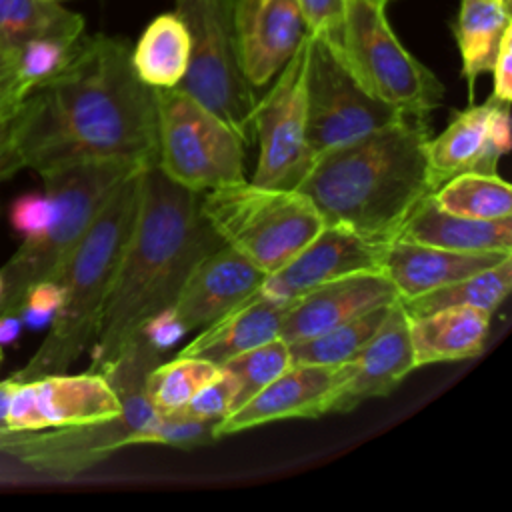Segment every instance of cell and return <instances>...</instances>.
I'll return each instance as SVG.
<instances>
[{
  "label": "cell",
  "mask_w": 512,
  "mask_h": 512,
  "mask_svg": "<svg viewBox=\"0 0 512 512\" xmlns=\"http://www.w3.org/2000/svg\"><path fill=\"white\" fill-rule=\"evenodd\" d=\"M24 168L44 172L82 160L156 164V90L132 66V48L106 34L82 36L52 80L12 116Z\"/></svg>",
  "instance_id": "obj_1"
},
{
  "label": "cell",
  "mask_w": 512,
  "mask_h": 512,
  "mask_svg": "<svg viewBox=\"0 0 512 512\" xmlns=\"http://www.w3.org/2000/svg\"><path fill=\"white\" fill-rule=\"evenodd\" d=\"M200 198L156 164L142 170L136 218L90 346L92 372L114 362L152 316L172 306L196 262L224 246L204 218Z\"/></svg>",
  "instance_id": "obj_2"
},
{
  "label": "cell",
  "mask_w": 512,
  "mask_h": 512,
  "mask_svg": "<svg viewBox=\"0 0 512 512\" xmlns=\"http://www.w3.org/2000/svg\"><path fill=\"white\" fill-rule=\"evenodd\" d=\"M428 116L400 114L394 122L312 160L298 184L324 224L390 242L408 214L434 192L426 144Z\"/></svg>",
  "instance_id": "obj_3"
},
{
  "label": "cell",
  "mask_w": 512,
  "mask_h": 512,
  "mask_svg": "<svg viewBox=\"0 0 512 512\" xmlns=\"http://www.w3.org/2000/svg\"><path fill=\"white\" fill-rule=\"evenodd\" d=\"M144 168L132 172L116 186L54 278L60 284L62 302L36 352L12 374L14 380L26 382L66 372L90 350L136 218L140 174Z\"/></svg>",
  "instance_id": "obj_4"
},
{
  "label": "cell",
  "mask_w": 512,
  "mask_h": 512,
  "mask_svg": "<svg viewBox=\"0 0 512 512\" xmlns=\"http://www.w3.org/2000/svg\"><path fill=\"white\" fill-rule=\"evenodd\" d=\"M162 354L140 332L100 372L122 402V410L116 416L88 424L24 432L22 438L2 452L40 476L70 480L114 452L136 446L146 426L158 414L148 398L146 382L150 370L162 362Z\"/></svg>",
  "instance_id": "obj_5"
},
{
  "label": "cell",
  "mask_w": 512,
  "mask_h": 512,
  "mask_svg": "<svg viewBox=\"0 0 512 512\" xmlns=\"http://www.w3.org/2000/svg\"><path fill=\"white\" fill-rule=\"evenodd\" d=\"M140 168L144 166L118 160H82L40 172L52 206L50 218L0 268V314H20L28 290L58 276L116 186Z\"/></svg>",
  "instance_id": "obj_6"
},
{
  "label": "cell",
  "mask_w": 512,
  "mask_h": 512,
  "mask_svg": "<svg viewBox=\"0 0 512 512\" xmlns=\"http://www.w3.org/2000/svg\"><path fill=\"white\" fill-rule=\"evenodd\" d=\"M200 210L218 238L266 276L286 266L324 226L298 188L238 180L202 194Z\"/></svg>",
  "instance_id": "obj_7"
},
{
  "label": "cell",
  "mask_w": 512,
  "mask_h": 512,
  "mask_svg": "<svg viewBox=\"0 0 512 512\" xmlns=\"http://www.w3.org/2000/svg\"><path fill=\"white\" fill-rule=\"evenodd\" d=\"M386 0H346L340 42L332 48L352 78L380 102L430 116L444 100V84L394 34Z\"/></svg>",
  "instance_id": "obj_8"
},
{
  "label": "cell",
  "mask_w": 512,
  "mask_h": 512,
  "mask_svg": "<svg viewBox=\"0 0 512 512\" xmlns=\"http://www.w3.org/2000/svg\"><path fill=\"white\" fill-rule=\"evenodd\" d=\"M156 90V166L192 192L244 180L242 136L180 88Z\"/></svg>",
  "instance_id": "obj_9"
},
{
  "label": "cell",
  "mask_w": 512,
  "mask_h": 512,
  "mask_svg": "<svg viewBox=\"0 0 512 512\" xmlns=\"http://www.w3.org/2000/svg\"><path fill=\"white\" fill-rule=\"evenodd\" d=\"M190 36V62L176 86L196 98L246 144L252 142L254 88L246 80L234 32V0H174Z\"/></svg>",
  "instance_id": "obj_10"
},
{
  "label": "cell",
  "mask_w": 512,
  "mask_h": 512,
  "mask_svg": "<svg viewBox=\"0 0 512 512\" xmlns=\"http://www.w3.org/2000/svg\"><path fill=\"white\" fill-rule=\"evenodd\" d=\"M312 36L306 34L290 60L272 78L270 90L256 98L252 134L260 154L252 182L274 188H298L312 166L306 138V88Z\"/></svg>",
  "instance_id": "obj_11"
},
{
  "label": "cell",
  "mask_w": 512,
  "mask_h": 512,
  "mask_svg": "<svg viewBox=\"0 0 512 512\" xmlns=\"http://www.w3.org/2000/svg\"><path fill=\"white\" fill-rule=\"evenodd\" d=\"M306 112V138L314 158L358 140L404 114L370 96L344 68L334 50L314 36L308 64Z\"/></svg>",
  "instance_id": "obj_12"
},
{
  "label": "cell",
  "mask_w": 512,
  "mask_h": 512,
  "mask_svg": "<svg viewBox=\"0 0 512 512\" xmlns=\"http://www.w3.org/2000/svg\"><path fill=\"white\" fill-rule=\"evenodd\" d=\"M14 382L6 412L8 430L36 432L88 424L112 418L122 410L116 390L100 372H58Z\"/></svg>",
  "instance_id": "obj_13"
},
{
  "label": "cell",
  "mask_w": 512,
  "mask_h": 512,
  "mask_svg": "<svg viewBox=\"0 0 512 512\" xmlns=\"http://www.w3.org/2000/svg\"><path fill=\"white\" fill-rule=\"evenodd\" d=\"M508 150L510 104L488 98L456 110L446 128L426 144L432 188L468 170L498 174V162Z\"/></svg>",
  "instance_id": "obj_14"
},
{
  "label": "cell",
  "mask_w": 512,
  "mask_h": 512,
  "mask_svg": "<svg viewBox=\"0 0 512 512\" xmlns=\"http://www.w3.org/2000/svg\"><path fill=\"white\" fill-rule=\"evenodd\" d=\"M386 242L368 240L348 228L322 230L280 270L264 276L260 292L290 304L308 290L356 272H380Z\"/></svg>",
  "instance_id": "obj_15"
},
{
  "label": "cell",
  "mask_w": 512,
  "mask_h": 512,
  "mask_svg": "<svg viewBox=\"0 0 512 512\" xmlns=\"http://www.w3.org/2000/svg\"><path fill=\"white\" fill-rule=\"evenodd\" d=\"M348 376V364H292L216 426V438L256 426L330 414V402Z\"/></svg>",
  "instance_id": "obj_16"
},
{
  "label": "cell",
  "mask_w": 512,
  "mask_h": 512,
  "mask_svg": "<svg viewBox=\"0 0 512 512\" xmlns=\"http://www.w3.org/2000/svg\"><path fill=\"white\" fill-rule=\"evenodd\" d=\"M234 32L254 90L272 82L308 34L296 0H234Z\"/></svg>",
  "instance_id": "obj_17"
},
{
  "label": "cell",
  "mask_w": 512,
  "mask_h": 512,
  "mask_svg": "<svg viewBox=\"0 0 512 512\" xmlns=\"http://www.w3.org/2000/svg\"><path fill=\"white\" fill-rule=\"evenodd\" d=\"M264 276V272L224 244L196 262L168 312L186 332L204 328L256 294Z\"/></svg>",
  "instance_id": "obj_18"
},
{
  "label": "cell",
  "mask_w": 512,
  "mask_h": 512,
  "mask_svg": "<svg viewBox=\"0 0 512 512\" xmlns=\"http://www.w3.org/2000/svg\"><path fill=\"white\" fill-rule=\"evenodd\" d=\"M396 300L398 294L382 272L348 274L292 300L282 316L280 338L288 344L304 340Z\"/></svg>",
  "instance_id": "obj_19"
},
{
  "label": "cell",
  "mask_w": 512,
  "mask_h": 512,
  "mask_svg": "<svg viewBox=\"0 0 512 512\" xmlns=\"http://www.w3.org/2000/svg\"><path fill=\"white\" fill-rule=\"evenodd\" d=\"M416 370L408 316L396 300L372 340L348 362V376L330 402V412H350L366 400L388 396Z\"/></svg>",
  "instance_id": "obj_20"
},
{
  "label": "cell",
  "mask_w": 512,
  "mask_h": 512,
  "mask_svg": "<svg viewBox=\"0 0 512 512\" xmlns=\"http://www.w3.org/2000/svg\"><path fill=\"white\" fill-rule=\"evenodd\" d=\"M508 256L512 254L456 252L394 238L384 246L380 272L396 290L398 300H408L472 276Z\"/></svg>",
  "instance_id": "obj_21"
},
{
  "label": "cell",
  "mask_w": 512,
  "mask_h": 512,
  "mask_svg": "<svg viewBox=\"0 0 512 512\" xmlns=\"http://www.w3.org/2000/svg\"><path fill=\"white\" fill-rule=\"evenodd\" d=\"M288 304L260 290L202 328L184 348L182 356H196L222 366L226 360L280 336Z\"/></svg>",
  "instance_id": "obj_22"
},
{
  "label": "cell",
  "mask_w": 512,
  "mask_h": 512,
  "mask_svg": "<svg viewBox=\"0 0 512 512\" xmlns=\"http://www.w3.org/2000/svg\"><path fill=\"white\" fill-rule=\"evenodd\" d=\"M394 238L456 252L512 254V218L478 220L456 216L440 210L426 196L408 214Z\"/></svg>",
  "instance_id": "obj_23"
},
{
  "label": "cell",
  "mask_w": 512,
  "mask_h": 512,
  "mask_svg": "<svg viewBox=\"0 0 512 512\" xmlns=\"http://www.w3.org/2000/svg\"><path fill=\"white\" fill-rule=\"evenodd\" d=\"M492 314L474 306H450L408 318L416 368L474 358L484 350Z\"/></svg>",
  "instance_id": "obj_24"
},
{
  "label": "cell",
  "mask_w": 512,
  "mask_h": 512,
  "mask_svg": "<svg viewBox=\"0 0 512 512\" xmlns=\"http://www.w3.org/2000/svg\"><path fill=\"white\" fill-rule=\"evenodd\" d=\"M510 28V0H460L452 34L470 98L476 78L490 70L500 40Z\"/></svg>",
  "instance_id": "obj_25"
},
{
  "label": "cell",
  "mask_w": 512,
  "mask_h": 512,
  "mask_svg": "<svg viewBox=\"0 0 512 512\" xmlns=\"http://www.w3.org/2000/svg\"><path fill=\"white\" fill-rule=\"evenodd\" d=\"M190 62V36L176 12L156 16L132 48V66L150 88H176Z\"/></svg>",
  "instance_id": "obj_26"
},
{
  "label": "cell",
  "mask_w": 512,
  "mask_h": 512,
  "mask_svg": "<svg viewBox=\"0 0 512 512\" xmlns=\"http://www.w3.org/2000/svg\"><path fill=\"white\" fill-rule=\"evenodd\" d=\"M512 288V256L472 276L436 288L432 292L398 300L408 318H418L440 308L474 306L494 314Z\"/></svg>",
  "instance_id": "obj_27"
},
{
  "label": "cell",
  "mask_w": 512,
  "mask_h": 512,
  "mask_svg": "<svg viewBox=\"0 0 512 512\" xmlns=\"http://www.w3.org/2000/svg\"><path fill=\"white\" fill-rule=\"evenodd\" d=\"M430 200L440 210L464 218H512V188L498 174L460 172L442 182L430 194Z\"/></svg>",
  "instance_id": "obj_28"
},
{
  "label": "cell",
  "mask_w": 512,
  "mask_h": 512,
  "mask_svg": "<svg viewBox=\"0 0 512 512\" xmlns=\"http://www.w3.org/2000/svg\"><path fill=\"white\" fill-rule=\"evenodd\" d=\"M82 34L84 18L56 0H0V38L14 50L34 38H80Z\"/></svg>",
  "instance_id": "obj_29"
},
{
  "label": "cell",
  "mask_w": 512,
  "mask_h": 512,
  "mask_svg": "<svg viewBox=\"0 0 512 512\" xmlns=\"http://www.w3.org/2000/svg\"><path fill=\"white\" fill-rule=\"evenodd\" d=\"M394 304V302H392ZM392 304L374 308L354 320L338 324L322 334L290 342L292 364L342 366L358 356L382 326Z\"/></svg>",
  "instance_id": "obj_30"
},
{
  "label": "cell",
  "mask_w": 512,
  "mask_h": 512,
  "mask_svg": "<svg viewBox=\"0 0 512 512\" xmlns=\"http://www.w3.org/2000/svg\"><path fill=\"white\" fill-rule=\"evenodd\" d=\"M220 374V366L196 356L178 354L160 362L148 374L146 392L156 412H174L190 402L208 382Z\"/></svg>",
  "instance_id": "obj_31"
},
{
  "label": "cell",
  "mask_w": 512,
  "mask_h": 512,
  "mask_svg": "<svg viewBox=\"0 0 512 512\" xmlns=\"http://www.w3.org/2000/svg\"><path fill=\"white\" fill-rule=\"evenodd\" d=\"M290 366V344L280 336L226 360L220 368L230 372L236 380V398L232 412Z\"/></svg>",
  "instance_id": "obj_32"
},
{
  "label": "cell",
  "mask_w": 512,
  "mask_h": 512,
  "mask_svg": "<svg viewBox=\"0 0 512 512\" xmlns=\"http://www.w3.org/2000/svg\"><path fill=\"white\" fill-rule=\"evenodd\" d=\"M84 36V34H82ZM80 38L44 36L24 42L16 50V64L26 92L60 74L78 50Z\"/></svg>",
  "instance_id": "obj_33"
},
{
  "label": "cell",
  "mask_w": 512,
  "mask_h": 512,
  "mask_svg": "<svg viewBox=\"0 0 512 512\" xmlns=\"http://www.w3.org/2000/svg\"><path fill=\"white\" fill-rule=\"evenodd\" d=\"M218 422L196 420L176 412L156 414L154 420L142 432L138 444H162L172 448H198L216 440Z\"/></svg>",
  "instance_id": "obj_34"
},
{
  "label": "cell",
  "mask_w": 512,
  "mask_h": 512,
  "mask_svg": "<svg viewBox=\"0 0 512 512\" xmlns=\"http://www.w3.org/2000/svg\"><path fill=\"white\" fill-rule=\"evenodd\" d=\"M234 398H236V380L230 372L220 368V374L212 382H208L190 402H186L182 408L174 412L188 418H196V420L220 422L232 412Z\"/></svg>",
  "instance_id": "obj_35"
},
{
  "label": "cell",
  "mask_w": 512,
  "mask_h": 512,
  "mask_svg": "<svg viewBox=\"0 0 512 512\" xmlns=\"http://www.w3.org/2000/svg\"><path fill=\"white\" fill-rule=\"evenodd\" d=\"M306 32L328 46H336L342 36L346 0H296Z\"/></svg>",
  "instance_id": "obj_36"
},
{
  "label": "cell",
  "mask_w": 512,
  "mask_h": 512,
  "mask_svg": "<svg viewBox=\"0 0 512 512\" xmlns=\"http://www.w3.org/2000/svg\"><path fill=\"white\" fill-rule=\"evenodd\" d=\"M28 96L16 64V50L0 38V122L10 120Z\"/></svg>",
  "instance_id": "obj_37"
},
{
  "label": "cell",
  "mask_w": 512,
  "mask_h": 512,
  "mask_svg": "<svg viewBox=\"0 0 512 512\" xmlns=\"http://www.w3.org/2000/svg\"><path fill=\"white\" fill-rule=\"evenodd\" d=\"M60 302H62V290L58 282L54 280L38 282L28 290L20 308V318L24 326L42 328L50 324Z\"/></svg>",
  "instance_id": "obj_38"
},
{
  "label": "cell",
  "mask_w": 512,
  "mask_h": 512,
  "mask_svg": "<svg viewBox=\"0 0 512 512\" xmlns=\"http://www.w3.org/2000/svg\"><path fill=\"white\" fill-rule=\"evenodd\" d=\"M50 210L52 206L46 194H22L10 204V224L18 234H22V238L34 236L46 226Z\"/></svg>",
  "instance_id": "obj_39"
},
{
  "label": "cell",
  "mask_w": 512,
  "mask_h": 512,
  "mask_svg": "<svg viewBox=\"0 0 512 512\" xmlns=\"http://www.w3.org/2000/svg\"><path fill=\"white\" fill-rule=\"evenodd\" d=\"M492 74L490 98L510 104L512 100V28L500 40L496 58L488 70Z\"/></svg>",
  "instance_id": "obj_40"
},
{
  "label": "cell",
  "mask_w": 512,
  "mask_h": 512,
  "mask_svg": "<svg viewBox=\"0 0 512 512\" xmlns=\"http://www.w3.org/2000/svg\"><path fill=\"white\" fill-rule=\"evenodd\" d=\"M142 334L148 338V342L152 346H156L160 352L168 350L172 344H176L184 334L186 330L174 320V316L166 310H162L160 314L152 316L144 328H142Z\"/></svg>",
  "instance_id": "obj_41"
},
{
  "label": "cell",
  "mask_w": 512,
  "mask_h": 512,
  "mask_svg": "<svg viewBox=\"0 0 512 512\" xmlns=\"http://www.w3.org/2000/svg\"><path fill=\"white\" fill-rule=\"evenodd\" d=\"M24 168L22 158L16 150L14 132H12V118L0 122V184L10 180L16 172Z\"/></svg>",
  "instance_id": "obj_42"
},
{
  "label": "cell",
  "mask_w": 512,
  "mask_h": 512,
  "mask_svg": "<svg viewBox=\"0 0 512 512\" xmlns=\"http://www.w3.org/2000/svg\"><path fill=\"white\" fill-rule=\"evenodd\" d=\"M22 326L24 322L20 314H0V346L12 344L18 338Z\"/></svg>",
  "instance_id": "obj_43"
},
{
  "label": "cell",
  "mask_w": 512,
  "mask_h": 512,
  "mask_svg": "<svg viewBox=\"0 0 512 512\" xmlns=\"http://www.w3.org/2000/svg\"><path fill=\"white\" fill-rule=\"evenodd\" d=\"M14 378H6L0 382V432H8V424H6V412H8V402L14 390Z\"/></svg>",
  "instance_id": "obj_44"
},
{
  "label": "cell",
  "mask_w": 512,
  "mask_h": 512,
  "mask_svg": "<svg viewBox=\"0 0 512 512\" xmlns=\"http://www.w3.org/2000/svg\"><path fill=\"white\" fill-rule=\"evenodd\" d=\"M24 430H8V432H0V452L8 446H12L18 438H22Z\"/></svg>",
  "instance_id": "obj_45"
},
{
  "label": "cell",
  "mask_w": 512,
  "mask_h": 512,
  "mask_svg": "<svg viewBox=\"0 0 512 512\" xmlns=\"http://www.w3.org/2000/svg\"><path fill=\"white\" fill-rule=\"evenodd\" d=\"M2 288H4V280H2V274H0V296H2Z\"/></svg>",
  "instance_id": "obj_46"
},
{
  "label": "cell",
  "mask_w": 512,
  "mask_h": 512,
  "mask_svg": "<svg viewBox=\"0 0 512 512\" xmlns=\"http://www.w3.org/2000/svg\"><path fill=\"white\" fill-rule=\"evenodd\" d=\"M2 356H4V352H2V346H0V364H2Z\"/></svg>",
  "instance_id": "obj_47"
},
{
  "label": "cell",
  "mask_w": 512,
  "mask_h": 512,
  "mask_svg": "<svg viewBox=\"0 0 512 512\" xmlns=\"http://www.w3.org/2000/svg\"><path fill=\"white\" fill-rule=\"evenodd\" d=\"M386 2H390V0H386Z\"/></svg>",
  "instance_id": "obj_48"
}]
</instances>
